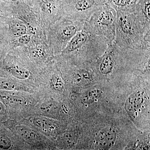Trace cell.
Here are the masks:
<instances>
[{
    "label": "cell",
    "instance_id": "obj_10",
    "mask_svg": "<svg viewBox=\"0 0 150 150\" xmlns=\"http://www.w3.org/2000/svg\"><path fill=\"white\" fill-rule=\"evenodd\" d=\"M31 122L37 128L46 133H51L56 129L54 123L48 118L34 117L31 119Z\"/></svg>",
    "mask_w": 150,
    "mask_h": 150
},
{
    "label": "cell",
    "instance_id": "obj_19",
    "mask_svg": "<svg viewBox=\"0 0 150 150\" xmlns=\"http://www.w3.org/2000/svg\"><path fill=\"white\" fill-rule=\"evenodd\" d=\"M32 55L35 59H41L45 56V52L43 48L38 47L33 50Z\"/></svg>",
    "mask_w": 150,
    "mask_h": 150
},
{
    "label": "cell",
    "instance_id": "obj_3",
    "mask_svg": "<svg viewBox=\"0 0 150 150\" xmlns=\"http://www.w3.org/2000/svg\"><path fill=\"white\" fill-rule=\"evenodd\" d=\"M116 12L107 3L98 9L85 23L100 37L107 40L108 44L114 41Z\"/></svg>",
    "mask_w": 150,
    "mask_h": 150
},
{
    "label": "cell",
    "instance_id": "obj_5",
    "mask_svg": "<svg viewBox=\"0 0 150 150\" xmlns=\"http://www.w3.org/2000/svg\"><path fill=\"white\" fill-rule=\"evenodd\" d=\"M85 22L64 21L58 26L56 32V45L58 50H63L78 31L83 28Z\"/></svg>",
    "mask_w": 150,
    "mask_h": 150
},
{
    "label": "cell",
    "instance_id": "obj_12",
    "mask_svg": "<svg viewBox=\"0 0 150 150\" xmlns=\"http://www.w3.org/2000/svg\"><path fill=\"white\" fill-rule=\"evenodd\" d=\"M8 70L11 75L19 79H26L30 76L29 71L27 69L18 65L11 66Z\"/></svg>",
    "mask_w": 150,
    "mask_h": 150
},
{
    "label": "cell",
    "instance_id": "obj_15",
    "mask_svg": "<svg viewBox=\"0 0 150 150\" xmlns=\"http://www.w3.org/2000/svg\"><path fill=\"white\" fill-rule=\"evenodd\" d=\"M51 85L54 89L62 91L63 88V83L60 75L57 73L54 74L51 78Z\"/></svg>",
    "mask_w": 150,
    "mask_h": 150
},
{
    "label": "cell",
    "instance_id": "obj_9",
    "mask_svg": "<svg viewBox=\"0 0 150 150\" xmlns=\"http://www.w3.org/2000/svg\"><path fill=\"white\" fill-rule=\"evenodd\" d=\"M139 0H108L107 4L116 11H134Z\"/></svg>",
    "mask_w": 150,
    "mask_h": 150
},
{
    "label": "cell",
    "instance_id": "obj_16",
    "mask_svg": "<svg viewBox=\"0 0 150 150\" xmlns=\"http://www.w3.org/2000/svg\"><path fill=\"white\" fill-rule=\"evenodd\" d=\"M100 92L98 90L92 91L88 92L83 96V100L84 102L91 103L93 102L100 96Z\"/></svg>",
    "mask_w": 150,
    "mask_h": 150
},
{
    "label": "cell",
    "instance_id": "obj_18",
    "mask_svg": "<svg viewBox=\"0 0 150 150\" xmlns=\"http://www.w3.org/2000/svg\"><path fill=\"white\" fill-rule=\"evenodd\" d=\"M11 146V141L8 137L0 134V149H8Z\"/></svg>",
    "mask_w": 150,
    "mask_h": 150
},
{
    "label": "cell",
    "instance_id": "obj_8",
    "mask_svg": "<svg viewBox=\"0 0 150 150\" xmlns=\"http://www.w3.org/2000/svg\"><path fill=\"white\" fill-rule=\"evenodd\" d=\"M0 98L5 104L13 108L21 107L25 104L23 98L7 91H0Z\"/></svg>",
    "mask_w": 150,
    "mask_h": 150
},
{
    "label": "cell",
    "instance_id": "obj_21",
    "mask_svg": "<svg viewBox=\"0 0 150 150\" xmlns=\"http://www.w3.org/2000/svg\"><path fill=\"white\" fill-rule=\"evenodd\" d=\"M6 110L3 103L0 100V115H4L5 113Z\"/></svg>",
    "mask_w": 150,
    "mask_h": 150
},
{
    "label": "cell",
    "instance_id": "obj_13",
    "mask_svg": "<svg viewBox=\"0 0 150 150\" xmlns=\"http://www.w3.org/2000/svg\"><path fill=\"white\" fill-rule=\"evenodd\" d=\"M19 86L9 79L0 78V89L7 91L17 90Z\"/></svg>",
    "mask_w": 150,
    "mask_h": 150
},
{
    "label": "cell",
    "instance_id": "obj_11",
    "mask_svg": "<svg viewBox=\"0 0 150 150\" xmlns=\"http://www.w3.org/2000/svg\"><path fill=\"white\" fill-rule=\"evenodd\" d=\"M16 130L18 135L27 142H34L38 139V136L35 131L26 126H17Z\"/></svg>",
    "mask_w": 150,
    "mask_h": 150
},
{
    "label": "cell",
    "instance_id": "obj_4",
    "mask_svg": "<svg viewBox=\"0 0 150 150\" xmlns=\"http://www.w3.org/2000/svg\"><path fill=\"white\" fill-rule=\"evenodd\" d=\"M108 0H65L68 15L75 21H86Z\"/></svg>",
    "mask_w": 150,
    "mask_h": 150
},
{
    "label": "cell",
    "instance_id": "obj_7",
    "mask_svg": "<svg viewBox=\"0 0 150 150\" xmlns=\"http://www.w3.org/2000/svg\"><path fill=\"white\" fill-rule=\"evenodd\" d=\"M115 133L112 129L100 131L96 138V143L101 149H108L113 144L115 139Z\"/></svg>",
    "mask_w": 150,
    "mask_h": 150
},
{
    "label": "cell",
    "instance_id": "obj_20",
    "mask_svg": "<svg viewBox=\"0 0 150 150\" xmlns=\"http://www.w3.org/2000/svg\"><path fill=\"white\" fill-rule=\"evenodd\" d=\"M30 35L25 34L19 37V43L22 45L28 44L30 41Z\"/></svg>",
    "mask_w": 150,
    "mask_h": 150
},
{
    "label": "cell",
    "instance_id": "obj_14",
    "mask_svg": "<svg viewBox=\"0 0 150 150\" xmlns=\"http://www.w3.org/2000/svg\"><path fill=\"white\" fill-rule=\"evenodd\" d=\"M27 28L24 24L21 23H13L11 27V31L14 37L19 38L26 34Z\"/></svg>",
    "mask_w": 150,
    "mask_h": 150
},
{
    "label": "cell",
    "instance_id": "obj_1",
    "mask_svg": "<svg viewBox=\"0 0 150 150\" xmlns=\"http://www.w3.org/2000/svg\"><path fill=\"white\" fill-rule=\"evenodd\" d=\"M114 42L121 48L134 50L150 49V33L134 12L116 11Z\"/></svg>",
    "mask_w": 150,
    "mask_h": 150
},
{
    "label": "cell",
    "instance_id": "obj_2",
    "mask_svg": "<svg viewBox=\"0 0 150 150\" xmlns=\"http://www.w3.org/2000/svg\"><path fill=\"white\" fill-rule=\"evenodd\" d=\"M108 45L107 40L94 33L84 23L83 28L76 33L62 51L85 61L98 58Z\"/></svg>",
    "mask_w": 150,
    "mask_h": 150
},
{
    "label": "cell",
    "instance_id": "obj_6",
    "mask_svg": "<svg viewBox=\"0 0 150 150\" xmlns=\"http://www.w3.org/2000/svg\"><path fill=\"white\" fill-rule=\"evenodd\" d=\"M150 0H139L134 13L148 33H150Z\"/></svg>",
    "mask_w": 150,
    "mask_h": 150
},
{
    "label": "cell",
    "instance_id": "obj_22",
    "mask_svg": "<svg viewBox=\"0 0 150 150\" xmlns=\"http://www.w3.org/2000/svg\"><path fill=\"white\" fill-rule=\"evenodd\" d=\"M10 1H12L16 2L17 1H18V0H10Z\"/></svg>",
    "mask_w": 150,
    "mask_h": 150
},
{
    "label": "cell",
    "instance_id": "obj_17",
    "mask_svg": "<svg viewBox=\"0 0 150 150\" xmlns=\"http://www.w3.org/2000/svg\"><path fill=\"white\" fill-rule=\"evenodd\" d=\"M40 109L43 112L46 113H52L57 108L56 104L52 101H47L41 104Z\"/></svg>",
    "mask_w": 150,
    "mask_h": 150
}]
</instances>
